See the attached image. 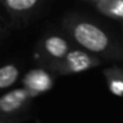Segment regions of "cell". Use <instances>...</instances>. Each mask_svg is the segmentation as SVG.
Segmentation results:
<instances>
[{
    "mask_svg": "<svg viewBox=\"0 0 123 123\" xmlns=\"http://www.w3.org/2000/svg\"><path fill=\"white\" fill-rule=\"evenodd\" d=\"M109 89L117 97H123V70L118 68H109L104 71Z\"/></svg>",
    "mask_w": 123,
    "mask_h": 123,
    "instance_id": "9",
    "label": "cell"
},
{
    "mask_svg": "<svg viewBox=\"0 0 123 123\" xmlns=\"http://www.w3.org/2000/svg\"><path fill=\"white\" fill-rule=\"evenodd\" d=\"M19 67L15 63H7L0 67V91L9 89L19 80Z\"/></svg>",
    "mask_w": 123,
    "mask_h": 123,
    "instance_id": "8",
    "label": "cell"
},
{
    "mask_svg": "<svg viewBox=\"0 0 123 123\" xmlns=\"http://www.w3.org/2000/svg\"><path fill=\"white\" fill-rule=\"evenodd\" d=\"M42 0H1L0 6L7 13L10 25L15 29H23L34 21L42 11Z\"/></svg>",
    "mask_w": 123,
    "mask_h": 123,
    "instance_id": "3",
    "label": "cell"
},
{
    "mask_svg": "<svg viewBox=\"0 0 123 123\" xmlns=\"http://www.w3.org/2000/svg\"><path fill=\"white\" fill-rule=\"evenodd\" d=\"M24 118H13V119H7V118H0V123H22Z\"/></svg>",
    "mask_w": 123,
    "mask_h": 123,
    "instance_id": "10",
    "label": "cell"
},
{
    "mask_svg": "<svg viewBox=\"0 0 123 123\" xmlns=\"http://www.w3.org/2000/svg\"><path fill=\"white\" fill-rule=\"evenodd\" d=\"M36 95L25 88H15L0 97V118H24V112L29 109Z\"/></svg>",
    "mask_w": 123,
    "mask_h": 123,
    "instance_id": "4",
    "label": "cell"
},
{
    "mask_svg": "<svg viewBox=\"0 0 123 123\" xmlns=\"http://www.w3.org/2000/svg\"><path fill=\"white\" fill-rule=\"evenodd\" d=\"M23 88L31 92L36 97L51 91L54 86V79L51 73L43 68H35L29 70L22 79Z\"/></svg>",
    "mask_w": 123,
    "mask_h": 123,
    "instance_id": "6",
    "label": "cell"
},
{
    "mask_svg": "<svg viewBox=\"0 0 123 123\" xmlns=\"http://www.w3.org/2000/svg\"><path fill=\"white\" fill-rule=\"evenodd\" d=\"M4 30H5V22H4V19H3V17L0 16V36L3 35V33H4Z\"/></svg>",
    "mask_w": 123,
    "mask_h": 123,
    "instance_id": "11",
    "label": "cell"
},
{
    "mask_svg": "<svg viewBox=\"0 0 123 123\" xmlns=\"http://www.w3.org/2000/svg\"><path fill=\"white\" fill-rule=\"evenodd\" d=\"M122 28H123V23H122Z\"/></svg>",
    "mask_w": 123,
    "mask_h": 123,
    "instance_id": "12",
    "label": "cell"
},
{
    "mask_svg": "<svg viewBox=\"0 0 123 123\" xmlns=\"http://www.w3.org/2000/svg\"><path fill=\"white\" fill-rule=\"evenodd\" d=\"M73 47V43L63 33L48 31L45 33L37 41L35 57L43 68L52 71Z\"/></svg>",
    "mask_w": 123,
    "mask_h": 123,
    "instance_id": "2",
    "label": "cell"
},
{
    "mask_svg": "<svg viewBox=\"0 0 123 123\" xmlns=\"http://www.w3.org/2000/svg\"><path fill=\"white\" fill-rule=\"evenodd\" d=\"M64 35L77 48L98 58L116 59L121 51L113 36L95 19L77 12H69L62 18Z\"/></svg>",
    "mask_w": 123,
    "mask_h": 123,
    "instance_id": "1",
    "label": "cell"
},
{
    "mask_svg": "<svg viewBox=\"0 0 123 123\" xmlns=\"http://www.w3.org/2000/svg\"><path fill=\"white\" fill-rule=\"evenodd\" d=\"M100 59L86 51L73 47L60 63L53 68V73L58 75H74L91 70L100 65Z\"/></svg>",
    "mask_w": 123,
    "mask_h": 123,
    "instance_id": "5",
    "label": "cell"
},
{
    "mask_svg": "<svg viewBox=\"0 0 123 123\" xmlns=\"http://www.w3.org/2000/svg\"><path fill=\"white\" fill-rule=\"evenodd\" d=\"M85 3L105 17L123 23V0H86Z\"/></svg>",
    "mask_w": 123,
    "mask_h": 123,
    "instance_id": "7",
    "label": "cell"
}]
</instances>
